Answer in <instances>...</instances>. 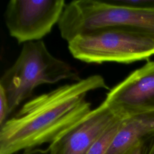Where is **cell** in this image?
<instances>
[{
    "mask_svg": "<svg viewBox=\"0 0 154 154\" xmlns=\"http://www.w3.org/2000/svg\"><path fill=\"white\" fill-rule=\"evenodd\" d=\"M98 89L109 88L101 75H93L25 102L0 126V154H16L63 137L92 110L87 96Z\"/></svg>",
    "mask_w": 154,
    "mask_h": 154,
    "instance_id": "cell-1",
    "label": "cell"
},
{
    "mask_svg": "<svg viewBox=\"0 0 154 154\" xmlns=\"http://www.w3.org/2000/svg\"><path fill=\"white\" fill-rule=\"evenodd\" d=\"M81 79L75 67L54 56L39 40L23 44L14 63L2 75L0 87L6 94L10 115L40 85Z\"/></svg>",
    "mask_w": 154,
    "mask_h": 154,
    "instance_id": "cell-2",
    "label": "cell"
},
{
    "mask_svg": "<svg viewBox=\"0 0 154 154\" xmlns=\"http://www.w3.org/2000/svg\"><path fill=\"white\" fill-rule=\"evenodd\" d=\"M67 43L71 55L87 63H131L154 55L153 40L122 28L92 31L76 36Z\"/></svg>",
    "mask_w": 154,
    "mask_h": 154,
    "instance_id": "cell-3",
    "label": "cell"
},
{
    "mask_svg": "<svg viewBox=\"0 0 154 154\" xmlns=\"http://www.w3.org/2000/svg\"><path fill=\"white\" fill-rule=\"evenodd\" d=\"M64 0H11L4 12L9 34L18 43L42 40L58 24Z\"/></svg>",
    "mask_w": 154,
    "mask_h": 154,
    "instance_id": "cell-4",
    "label": "cell"
},
{
    "mask_svg": "<svg viewBox=\"0 0 154 154\" xmlns=\"http://www.w3.org/2000/svg\"><path fill=\"white\" fill-rule=\"evenodd\" d=\"M104 100L124 117L154 112V61L109 89Z\"/></svg>",
    "mask_w": 154,
    "mask_h": 154,
    "instance_id": "cell-5",
    "label": "cell"
},
{
    "mask_svg": "<svg viewBox=\"0 0 154 154\" xmlns=\"http://www.w3.org/2000/svg\"><path fill=\"white\" fill-rule=\"evenodd\" d=\"M121 117H125L103 100L79 125L49 144V154H87L94 141Z\"/></svg>",
    "mask_w": 154,
    "mask_h": 154,
    "instance_id": "cell-6",
    "label": "cell"
},
{
    "mask_svg": "<svg viewBox=\"0 0 154 154\" xmlns=\"http://www.w3.org/2000/svg\"><path fill=\"white\" fill-rule=\"evenodd\" d=\"M153 132L154 112L125 117L105 154H125Z\"/></svg>",
    "mask_w": 154,
    "mask_h": 154,
    "instance_id": "cell-7",
    "label": "cell"
},
{
    "mask_svg": "<svg viewBox=\"0 0 154 154\" xmlns=\"http://www.w3.org/2000/svg\"><path fill=\"white\" fill-rule=\"evenodd\" d=\"M123 118L121 117L111 124L94 141L87 154H105L108 150Z\"/></svg>",
    "mask_w": 154,
    "mask_h": 154,
    "instance_id": "cell-8",
    "label": "cell"
},
{
    "mask_svg": "<svg viewBox=\"0 0 154 154\" xmlns=\"http://www.w3.org/2000/svg\"><path fill=\"white\" fill-rule=\"evenodd\" d=\"M109 2L128 7L141 8H154V0H108Z\"/></svg>",
    "mask_w": 154,
    "mask_h": 154,
    "instance_id": "cell-9",
    "label": "cell"
},
{
    "mask_svg": "<svg viewBox=\"0 0 154 154\" xmlns=\"http://www.w3.org/2000/svg\"><path fill=\"white\" fill-rule=\"evenodd\" d=\"M8 103L4 90L0 87V126L9 118Z\"/></svg>",
    "mask_w": 154,
    "mask_h": 154,
    "instance_id": "cell-10",
    "label": "cell"
},
{
    "mask_svg": "<svg viewBox=\"0 0 154 154\" xmlns=\"http://www.w3.org/2000/svg\"><path fill=\"white\" fill-rule=\"evenodd\" d=\"M141 154H154V132L142 140Z\"/></svg>",
    "mask_w": 154,
    "mask_h": 154,
    "instance_id": "cell-11",
    "label": "cell"
},
{
    "mask_svg": "<svg viewBox=\"0 0 154 154\" xmlns=\"http://www.w3.org/2000/svg\"><path fill=\"white\" fill-rule=\"evenodd\" d=\"M16 154H49V152H48V147L45 149L37 147V148L25 150L19 153H17Z\"/></svg>",
    "mask_w": 154,
    "mask_h": 154,
    "instance_id": "cell-12",
    "label": "cell"
},
{
    "mask_svg": "<svg viewBox=\"0 0 154 154\" xmlns=\"http://www.w3.org/2000/svg\"><path fill=\"white\" fill-rule=\"evenodd\" d=\"M141 141L138 143L125 154H141Z\"/></svg>",
    "mask_w": 154,
    "mask_h": 154,
    "instance_id": "cell-13",
    "label": "cell"
}]
</instances>
